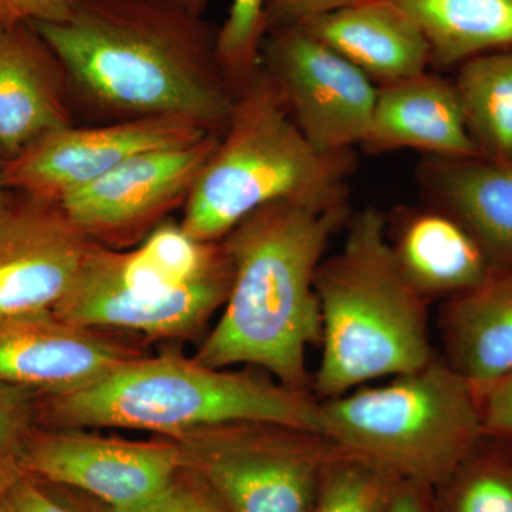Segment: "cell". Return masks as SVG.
Here are the masks:
<instances>
[{
	"label": "cell",
	"instance_id": "1",
	"mask_svg": "<svg viewBox=\"0 0 512 512\" xmlns=\"http://www.w3.org/2000/svg\"><path fill=\"white\" fill-rule=\"evenodd\" d=\"M33 25L63 64L73 107L103 123L177 116L227 130L237 94L202 15L173 0H72L62 19Z\"/></svg>",
	"mask_w": 512,
	"mask_h": 512
},
{
	"label": "cell",
	"instance_id": "2",
	"mask_svg": "<svg viewBox=\"0 0 512 512\" xmlns=\"http://www.w3.org/2000/svg\"><path fill=\"white\" fill-rule=\"evenodd\" d=\"M349 218V207L274 202L239 222L221 239L232 262L224 312L194 359L215 369L262 367L285 387L313 393L306 350L322 336L316 271Z\"/></svg>",
	"mask_w": 512,
	"mask_h": 512
},
{
	"label": "cell",
	"instance_id": "3",
	"mask_svg": "<svg viewBox=\"0 0 512 512\" xmlns=\"http://www.w3.org/2000/svg\"><path fill=\"white\" fill-rule=\"evenodd\" d=\"M37 426L131 429L173 437L235 421L320 430L319 399L194 357L143 355L66 392L37 393Z\"/></svg>",
	"mask_w": 512,
	"mask_h": 512
},
{
	"label": "cell",
	"instance_id": "4",
	"mask_svg": "<svg viewBox=\"0 0 512 512\" xmlns=\"http://www.w3.org/2000/svg\"><path fill=\"white\" fill-rule=\"evenodd\" d=\"M315 291L322 356L312 392L319 400L414 372L437 355L430 303L397 265L387 218L376 208L350 215L342 248L320 262Z\"/></svg>",
	"mask_w": 512,
	"mask_h": 512
},
{
	"label": "cell",
	"instance_id": "5",
	"mask_svg": "<svg viewBox=\"0 0 512 512\" xmlns=\"http://www.w3.org/2000/svg\"><path fill=\"white\" fill-rule=\"evenodd\" d=\"M355 170L353 150H318L303 136L261 67L235 97L227 130L192 187L180 227L195 241L217 242L274 202L322 211L349 207Z\"/></svg>",
	"mask_w": 512,
	"mask_h": 512
},
{
	"label": "cell",
	"instance_id": "6",
	"mask_svg": "<svg viewBox=\"0 0 512 512\" xmlns=\"http://www.w3.org/2000/svg\"><path fill=\"white\" fill-rule=\"evenodd\" d=\"M319 416L340 450L426 488L447 484L487 439L480 396L439 355L382 386L319 400Z\"/></svg>",
	"mask_w": 512,
	"mask_h": 512
},
{
	"label": "cell",
	"instance_id": "7",
	"mask_svg": "<svg viewBox=\"0 0 512 512\" xmlns=\"http://www.w3.org/2000/svg\"><path fill=\"white\" fill-rule=\"evenodd\" d=\"M170 440L181 468L225 512H312L320 474L338 450L325 434L271 421L218 424Z\"/></svg>",
	"mask_w": 512,
	"mask_h": 512
},
{
	"label": "cell",
	"instance_id": "8",
	"mask_svg": "<svg viewBox=\"0 0 512 512\" xmlns=\"http://www.w3.org/2000/svg\"><path fill=\"white\" fill-rule=\"evenodd\" d=\"M261 67L303 136L322 151L362 146L377 86L355 64L302 26L266 35Z\"/></svg>",
	"mask_w": 512,
	"mask_h": 512
},
{
	"label": "cell",
	"instance_id": "9",
	"mask_svg": "<svg viewBox=\"0 0 512 512\" xmlns=\"http://www.w3.org/2000/svg\"><path fill=\"white\" fill-rule=\"evenodd\" d=\"M220 138L137 154L60 204L97 244L126 251L184 208Z\"/></svg>",
	"mask_w": 512,
	"mask_h": 512
},
{
	"label": "cell",
	"instance_id": "10",
	"mask_svg": "<svg viewBox=\"0 0 512 512\" xmlns=\"http://www.w3.org/2000/svg\"><path fill=\"white\" fill-rule=\"evenodd\" d=\"M180 470V448L167 437L133 441L86 429L36 426L19 456L22 476L77 488L109 504L113 512L146 503Z\"/></svg>",
	"mask_w": 512,
	"mask_h": 512
},
{
	"label": "cell",
	"instance_id": "11",
	"mask_svg": "<svg viewBox=\"0 0 512 512\" xmlns=\"http://www.w3.org/2000/svg\"><path fill=\"white\" fill-rule=\"evenodd\" d=\"M232 262L224 242L217 256L195 276L174 288L138 292L114 272L110 248L94 252L72 292L53 309L57 318L82 328L128 330L148 338H185L227 301Z\"/></svg>",
	"mask_w": 512,
	"mask_h": 512
},
{
	"label": "cell",
	"instance_id": "12",
	"mask_svg": "<svg viewBox=\"0 0 512 512\" xmlns=\"http://www.w3.org/2000/svg\"><path fill=\"white\" fill-rule=\"evenodd\" d=\"M100 247L60 202L8 190L0 208V319L53 312Z\"/></svg>",
	"mask_w": 512,
	"mask_h": 512
},
{
	"label": "cell",
	"instance_id": "13",
	"mask_svg": "<svg viewBox=\"0 0 512 512\" xmlns=\"http://www.w3.org/2000/svg\"><path fill=\"white\" fill-rule=\"evenodd\" d=\"M207 131L177 116L60 128L3 164L6 190L62 202L128 158L158 148L195 143Z\"/></svg>",
	"mask_w": 512,
	"mask_h": 512
},
{
	"label": "cell",
	"instance_id": "14",
	"mask_svg": "<svg viewBox=\"0 0 512 512\" xmlns=\"http://www.w3.org/2000/svg\"><path fill=\"white\" fill-rule=\"evenodd\" d=\"M143 355L117 333L72 325L53 312L0 319V383L39 393L77 389Z\"/></svg>",
	"mask_w": 512,
	"mask_h": 512
},
{
	"label": "cell",
	"instance_id": "15",
	"mask_svg": "<svg viewBox=\"0 0 512 512\" xmlns=\"http://www.w3.org/2000/svg\"><path fill=\"white\" fill-rule=\"evenodd\" d=\"M69 82L59 56L33 23L0 26V158L73 126Z\"/></svg>",
	"mask_w": 512,
	"mask_h": 512
},
{
	"label": "cell",
	"instance_id": "16",
	"mask_svg": "<svg viewBox=\"0 0 512 512\" xmlns=\"http://www.w3.org/2000/svg\"><path fill=\"white\" fill-rule=\"evenodd\" d=\"M360 147L372 154L409 148L444 160L481 158L454 82L427 72L377 87L372 121Z\"/></svg>",
	"mask_w": 512,
	"mask_h": 512
},
{
	"label": "cell",
	"instance_id": "17",
	"mask_svg": "<svg viewBox=\"0 0 512 512\" xmlns=\"http://www.w3.org/2000/svg\"><path fill=\"white\" fill-rule=\"evenodd\" d=\"M387 237L403 275L429 303L473 291L495 271L468 228L433 205L397 212Z\"/></svg>",
	"mask_w": 512,
	"mask_h": 512
},
{
	"label": "cell",
	"instance_id": "18",
	"mask_svg": "<svg viewBox=\"0 0 512 512\" xmlns=\"http://www.w3.org/2000/svg\"><path fill=\"white\" fill-rule=\"evenodd\" d=\"M298 26L355 64L377 87L419 76L431 64L419 26L390 0H356Z\"/></svg>",
	"mask_w": 512,
	"mask_h": 512
},
{
	"label": "cell",
	"instance_id": "19",
	"mask_svg": "<svg viewBox=\"0 0 512 512\" xmlns=\"http://www.w3.org/2000/svg\"><path fill=\"white\" fill-rule=\"evenodd\" d=\"M417 175L429 205L467 227L495 269L512 266V164L427 157Z\"/></svg>",
	"mask_w": 512,
	"mask_h": 512
},
{
	"label": "cell",
	"instance_id": "20",
	"mask_svg": "<svg viewBox=\"0 0 512 512\" xmlns=\"http://www.w3.org/2000/svg\"><path fill=\"white\" fill-rule=\"evenodd\" d=\"M439 328L444 359L483 396L512 372V266L444 302Z\"/></svg>",
	"mask_w": 512,
	"mask_h": 512
},
{
	"label": "cell",
	"instance_id": "21",
	"mask_svg": "<svg viewBox=\"0 0 512 512\" xmlns=\"http://www.w3.org/2000/svg\"><path fill=\"white\" fill-rule=\"evenodd\" d=\"M390 2L419 26L434 66H460L484 53L512 49V0Z\"/></svg>",
	"mask_w": 512,
	"mask_h": 512
},
{
	"label": "cell",
	"instance_id": "22",
	"mask_svg": "<svg viewBox=\"0 0 512 512\" xmlns=\"http://www.w3.org/2000/svg\"><path fill=\"white\" fill-rule=\"evenodd\" d=\"M453 82L481 158L512 164V49L467 60Z\"/></svg>",
	"mask_w": 512,
	"mask_h": 512
},
{
	"label": "cell",
	"instance_id": "23",
	"mask_svg": "<svg viewBox=\"0 0 512 512\" xmlns=\"http://www.w3.org/2000/svg\"><path fill=\"white\" fill-rule=\"evenodd\" d=\"M402 483L386 468L338 447L320 474L312 512H387Z\"/></svg>",
	"mask_w": 512,
	"mask_h": 512
},
{
	"label": "cell",
	"instance_id": "24",
	"mask_svg": "<svg viewBox=\"0 0 512 512\" xmlns=\"http://www.w3.org/2000/svg\"><path fill=\"white\" fill-rule=\"evenodd\" d=\"M195 15H204L207 0H173ZM266 0H232L224 25L218 28L217 56L235 94L261 70L262 45L268 30Z\"/></svg>",
	"mask_w": 512,
	"mask_h": 512
},
{
	"label": "cell",
	"instance_id": "25",
	"mask_svg": "<svg viewBox=\"0 0 512 512\" xmlns=\"http://www.w3.org/2000/svg\"><path fill=\"white\" fill-rule=\"evenodd\" d=\"M447 484L450 512H512V453H481L480 446Z\"/></svg>",
	"mask_w": 512,
	"mask_h": 512
},
{
	"label": "cell",
	"instance_id": "26",
	"mask_svg": "<svg viewBox=\"0 0 512 512\" xmlns=\"http://www.w3.org/2000/svg\"><path fill=\"white\" fill-rule=\"evenodd\" d=\"M36 390L0 383V491L8 490L19 471V456L37 426Z\"/></svg>",
	"mask_w": 512,
	"mask_h": 512
},
{
	"label": "cell",
	"instance_id": "27",
	"mask_svg": "<svg viewBox=\"0 0 512 512\" xmlns=\"http://www.w3.org/2000/svg\"><path fill=\"white\" fill-rule=\"evenodd\" d=\"M116 512H225L192 474L181 468L163 491L146 503Z\"/></svg>",
	"mask_w": 512,
	"mask_h": 512
},
{
	"label": "cell",
	"instance_id": "28",
	"mask_svg": "<svg viewBox=\"0 0 512 512\" xmlns=\"http://www.w3.org/2000/svg\"><path fill=\"white\" fill-rule=\"evenodd\" d=\"M485 437L512 441V372L480 397Z\"/></svg>",
	"mask_w": 512,
	"mask_h": 512
},
{
	"label": "cell",
	"instance_id": "29",
	"mask_svg": "<svg viewBox=\"0 0 512 512\" xmlns=\"http://www.w3.org/2000/svg\"><path fill=\"white\" fill-rule=\"evenodd\" d=\"M356 0H266V30L303 25L316 16L332 12Z\"/></svg>",
	"mask_w": 512,
	"mask_h": 512
},
{
	"label": "cell",
	"instance_id": "30",
	"mask_svg": "<svg viewBox=\"0 0 512 512\" xmlns=\"http://www.w3.org/2000/svg\"><path fill=\"white\" fill-rule=\"evenodd\" d=\"M72 0H0V26L56 22Z\"/></svg>",
	"mask_w": 512,
	"mask_h": 512
},
{
	"label": "cell",
	"instance_id": "31",
	"mask_svg": "<svg viewBox=\"0 0 512 512\" xmlns=\"http://www.w3.org/2000/svg\"><path fill=\"white\" fill-rule=\"evenodd\" d=\"M13 512H76L47 494L42 483L20 476L5 491Z\"/></svg>",
	"mask_w": 512,
	"mask_h": 512
},
{
	"label": "cell",
	"instance_id": "32",
	"mask_svg": "<svg viewBox=\"0 0 512 512\" xmlns=\"http://www.w3.org/2000/svg\"><path fill=\"white\" fill-rule=\"evenodd\" d=\"M427 490L430 488L403 481L397 488L387 512H431Z\"/></svg>",
	"mask_w": 512,
	"mask_h": 512
},
{
	"label": "cell",
	"instance_id": "33",
	"mask_svg": "<svg viewBox=\"0 0 512 512\" xmlns=\"http://www.w3.org/2000/svg\"><path fill=\"white\" fill-rule=\"evenodd\" d=\"M3 164H5V161L0 158V208H2L3 202L8 197V190H6L5 184H3Z\"/></svg>",
	"mask_w": 512,
	"mask_h": 512
},
{
	"label": "cell",
	"instance_id": "34",
	"mask_svg": "<svg viewBox=\"0 0 512 512\" xmlns=\"http://www.w3.org/2000/svg\"><path fill=\"white\" fill-rule=\"evenodd\" d=\"M0 512H13L5 491H0Z\"/></svg>",
	"mask_w": 512,
	"mask_h": 512
},
{
	"label": "cell",
	"instance_id": "35",
	"mask_svg": "<svg viewBox=\"0 0 512 512\" xmlns=\"http://www.w3.org/2000/svg\"><path fill=\"white\" fill-rule=\"evenodd\" d=\"M510 443H512V441H510ZM511 453H512V451H511Z\"/></svg>",
	"mask_w": 512,
	"mask_h": 512
}]
</instances>
